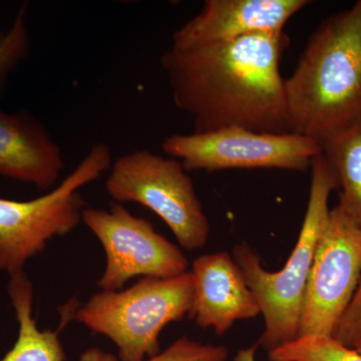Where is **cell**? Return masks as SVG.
<instances>
[{"mask_svg": "<svg viewBox=\"0 0 361 361\" xmlns=\"http://www.w3.org/2000/svg\"><path fill=\"white\" fill-rule=\"evenodd\" d=\"M288 44L282 32L189 47L171 45L161 65L176 106L193 118L194 132L240 127L292 133L280 73Z\"/></svg>", "mask_w": 361, "mask_h": 361, "instance_id": "obj_1", "label": "cell"}, {"mask_svg": "<svg viewBox=\"0 0 361 361\" xmlns=\"http://www.w3.org/2000/svg\"><path fill=\"white\" fill-rule=\"evenodd\" d=\"M291 132L323 140L361 118V0L316 28L284 82Z\"/></svg>", "mask_w": 361, "mask_h": 361, "instance_id": "obj_2", "label": "cell"}, {"mask_svg": "<svg viewBox=\"0 0 361 361\" xmlns=\"http://www.w3.org/2000/svg\"><path fill=\"white\" fill-rule=\"evenodd\" d=\"M310 199L300 234L290 257L281 270L269 272L250 247L240 244L233 250L249 288L257 298L265 329L257 345L266 350L284 345L298 337L306 285L316 247L327 220L332 192L339 189L334 167L323 154L311 163Z\"/></svg>", "mask_w": 361, "mask_h": 361, "instance_id": "obj_3", "label": "cell"}, {"mask_svg": "<svg viewBox=\"0 0 361 361\" xmlns=\"http://www.w3.org/2000/svg\"><path fill=\"white\" fill-rule=\"evenodd\" d=\"M193 301L191 271L170 278L142 277L125 290L94 294L73 319L110 338L121 361H144L160 353L161 332L189 316Z\"/></svg>", "mask_w": 361, "mask_h": 361, "instance_id": "obj_4", "label": "cell"}, {"mask_svg": "<svg viewBox=\"0 0 361 361\" xmlns=\"http://www.w3.org/2000/svg\"><path fill=\"white\" fill-rule=\"evenodd\" d=\"M113 164L110 147L96 142L77 168L49 193L30 201L0 198V271H23L47 242L65 236L82 221L80 188L99 179Z\"/></svg>", "mask_w": 361, "mask_h": 361, "instance_id": "obj_5", "label": "cell"}, {"mask_svg": "<svg viewBox=\"0 0 361 361\" xmlns=\"http://www.w3.org/2000/svg\"><path fill=\"white\" fill-rule=\"evenodd\" d=\"M106 192L116 203H137L153 211L187 250L203 248L210 224L180 161L135 149L111 164Z\"/></svg>", "mask_w": 361, "mask_h": 361, "instance_id": "obj_6", "label": "cell"}, {"mask_svg": "<svg viewBox=\"0 0 361 361\" xmlns=\"http://www.w3.org/2000/svg\"><path fill=\"white\" fill-rule=\"evenodd\" d=\"M164 153L189 171L280 169L305 172L322 153V144L296 133L255 132L229 127L212 132L176 134L164 140Z\"/></svg>", "mask_w": 361, "mask_h": 361, "instance_id": "obj_7", "label": "cell"}, {"mask_svg": "<svg viewBox=\"0 0 361 361\" xmlns=\"http://www.w3.org/2000/svg\"><path fill=\"white\" fill-rule=\"evenodd\" d=\"M361 276V225L339 204L316 247L298 336H332L355 295Z\"/></svg>", "mask_w": 361, "mask_h": 361, "instance_id": "obj_8", "label": "cell"}, {"mask_svg": "<svg viewBox=\"0 0 361 361\" xmlns=\"http://www.w3.org/2000/svg\"><path fill=\"white\" fill-rule=\"evenodd\" d=\"M82 221L106 252V269L97 282L104 291L122 290L137 276L170 278L188 271L189 261L179 247L123 204L113 202L108 210L85 209Z\"/></svg>", "mask_w": 361, "mask_h": 361, "instance_id": "obj_9", "label": "cell"}, {"mask_svg": "<svg viewBox=\"0 0 361 361\" xmlns=\"http://www.w3.org/2000/svg\"><path fill=\"white\" fill-rule=\"evenodd\" d=\"M310 4L307 0H207L200 13L176 30L171 45L189 47L282 32L292 16Z\"/></svg>", "mask_w": 361, "mask_h": 361, "instance_id": "obj_10", "label": "cell"}, {"mask_svg": "<svg viewBox=\"0 0 361 361\" xmlns=\"http://www.w3.org/2000/svg\"><path fill=\"white\" fill-rule=\"evenodd\" d=\"M194 301L188 317L202 329L222 336L238 320L261 314L257 298L228 252L206 254L194 260Z\"/></svg>", "mask_w": 361, "mask_h": 361, "instance_id": "obj_11", "label": "cell"}, {"mask_svg": "<svg viewBox=\"0 0 361 361\" xmlns=\"http://www.w3.org/2000/svg\"><path fill=\"white\" fill-rule=\"evenodd\" d=\"M63 167L61 149L44 125L25 111L0 109V175L49 190Z\"/></svg>", "mask_w": 361, "mask_h": 361, "instance_id": "obj_12", "label": "cell"}, {"mask_svg": "<svg viewBox=\"0 0 361 361\" xmlns=\"http://www.w3.org/2000/svg\"><path fill=\"white\" fill-rule=\"evenodd\" d=\"M7 292L18 322V336L0 361H65L58 332L37 327L32 315L33 287L23 271L9 275Z\"/></svg>", "mask_w": 361, "mask_h": 361, "instance_id": "obj_13", "label": "cell"}, {"mask_svg": "<svg viewBox=\"0 0 361 361\" xmlns=\"http://www.w3.org/2000/svg\"><path fill=\"white\" fill-rule=\"evenodd\" d=\"M339 182V205L361 225V118L322 142Z\"/></svg>", "mask_w": 361, "mask_h": 361, "instance_id": "obj_14", "label": "cell"}, {"mask_svg": "<svg viewBox=\"0 0 361 361\" xmlns=\"http://www.w3.org/2000/svg\"><path fill=\"white\" fill-rule=\"evenodd\" d=\"M270 361H361V353L332 336H298L269 351Z\"/></svg>", "mask_w": 361, "mask_h": 361, "instance_id": "obj_15", "label": "cell"}, {"mask_svg": "<svg viewBox=\"0 0 361 361\" xmlns=\"http://www.w3.org/2000/svg\"><path fill=\"white\" fill-rule=\"evenodd\" d=\"M227 348L222 345L203 344L191 341L187 336L180 337L163 353L146 361H226ZM80 361H118L115 355L102 349H87L80 355Z\"/></svg>", "mask_w": 361, "mask_h": 361, "instance_id": "obj_16", "label": "cell"}, {"mask_svg": "<svg viewBox=\"0 0 361 361\" xmlns=\"http://www.w3.org/2000/svg\"><path fill=\"white\" fill-rule=\"evenodd\" d=\"M26 8V4L21 7L7 32H0V92L4 90L9 75L30 52Z\"/></svg>", "mask_w": 361, "mask_h": 361, "instance_id": "obj_17", "label": "cell"}, {"mask_svg": "<svg viewBox=\"0 0 361 361\" xmlns=\"http://www.w3.org/2000/svg\"><path fill=\"white\" fill-rule=\"evenodd\" d=\"M332 337L349 348L355 349L361 343V276L355 295Z\"/></svg>", "mask_w": 361, "mask_h": 361, "instance_id": "obj_18", "label": "cell"}, {"mask_svg": "<svg viewBox=\"0 0 361 361\" xmlns=\"http://www.w3.org/2000/svg\"><path fill=\"white\" fill-rule=\"evenodd\" d=\"M257 346V344H255L252 348L239 350V353L235 356V361H255V353Z\"/></svg>", "mask_w": 361, "mask_h": 361, "instance_id": "obj_19", "label": "cell"}, {"mask_svg": "<svg viewBox=\"0 0 361 361\" xmlns=\"http://www.w3.org/2000/svg\"><path fill=\"white\" fill-rule=\"evenodd\" d=\"M355 349H356V350L358 351V353H361V343Z\"/></svg>", "mask_w": 361, "mask_h": 361, "instance_id": "obj_20", "label": "cell"}]
</instances>
